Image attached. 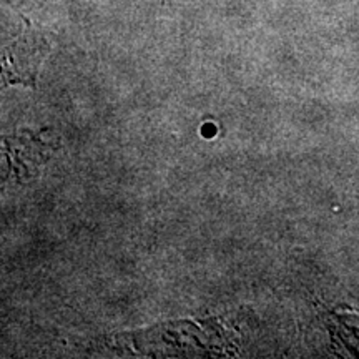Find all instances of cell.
<instances>
[{"mask_svg": "<svg viewBox=\"0 0 359 359\" xmlns=\"http://www.w3.org/2000/svg\"><path fill=\"white\" fill-rule=\"evenodd\" d=\"M47 52L48 40L43 32L17 15V27L8 22L4 29V79L8 83L35 85L39 67Z\"/></svg>", "mask_w": 359, "mask_h": 359, "instance_id": "obj_1", "label": "cell"}]
</instances>
